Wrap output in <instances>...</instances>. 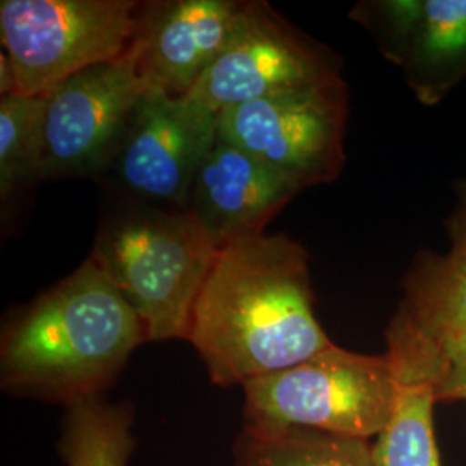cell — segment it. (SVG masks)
<instances>
[{"instance_id":"obj_1","label":"cell","mask_w":466,"mask_h":466,"mask_svg":"<svg viewBox=\"0 0 466 466\" xmlns=\"http://www.w3.org/2000/svg\"><path fill=\"white\" fill-rule=\"evenodd\" d=\"M187 340L223 387L296 367L330 348L315 315L309 254L283 233L221 246Z\"/></svg>"},{"instance_id":"obj_2","label":"cell","mask_w":466,"mask_h":466,"mask_svg":"<svg viewBox=\"0 0 466 466\" xmlns=\"http://www.w3.org/2000/svg\"><path fill=\"white\" fill-rule=\"evenodd\" d=\"M144 340L140 318L86 258L4 329L2 387L66 406L97 398Z\"/></svg>"},{"instance_id":"obj_3","label":"cell","mask_w":466,"mask_h":466,"mask_svg":"<svg viewBox=\"0 0 466 466\" xmlns=\"http://www.w3.org/2000/svg\"><path fill=\"white\" fill-rule=\"evenodd\" d=\"M218 249L188 211L137 204L106 218L88 258L140 318L147 340H187Z\"/></svg>"},{"instance_id":"obj_4","label":"cell","mask_w":466,"mask_h":466,"mask_svg":"<svg viewBox=\"0 0 466 466\" xmlns=\"http://www.w3.org/2000/svg\"><path fill=\"white\" fill-rule=\"evenodd\" d=\"M242 389L244 431L309 429L370 441L392 418L400 379L387 352L361 354L332 344Z\"/></svg>"},{"instance_id":"obj_5","label":"cell","mask_w":466,"mask_h":466,"mask_svg":"<svg viewBox=\"0 0 466 466\" xmlns=\"http://www.w3.org/2000/svg\"><path fill=\"white\" fill-rule=\"evenodd\" d=\"M138 7L134 0H2V52L16 94L47 97L73 75L127 54Z\"/></svg>"},{"instance_id":"obj_6","label":"cell","mask_w":466,"mask_h":466,"mask_svg":"<svg viewBox=\"0 0 466 466\" xmlns=\"http://www.w3.org/2000/svg\"><path fill=\"white\" fill-rule=\"evenodd\" d=\"M218 117L219 137L300 188L329 184L342 171L348 88L340 76L246 102Z\"/></svg>"},{"instance_id":"obj_7","label":"cell","mask_w":466,"mask_h":466,"mask_svg":"<svg viewBox=\"0 0 466 466\" xmlns=\"http://www.w3.org/2000/svg\"><path fill=\"white\" fill-rule=\"evenodd\" d=\"M147 88L134 47L57 85L47 96L38 178L104 175Z\"/></svg>"},{"instance_id":"obj_8","label":"cell","mask_w":466,"mask_h":466,"mask_svg":"<svg viewBox=\"0 0 466 466\" xmlns=\"http://www.w3.org/2000/svg\"><path fill=\"white\" fill-rule=\"evenodd\" d=\"M218 119L190 96L149 86L106 173L138 204L187 211L200 165L217 142Z\"/></svg>"},{"instance_id":"obj_9","label":"cell","mask_w":466,"mask_h":466,"mask_svg":"<svg viewBox=\"0 0 466 466\" xmlns=\"http://www.w3.org/2000/svg\"><path fill=\"white\" fill-rule=\"evenodd\" d=\"M339 76V65L323 46L299 34L267 2H248L230 44L188 96L219 115Z\"/></svg>"},{"instance_id":"obj_10","label":"cell","mask_w":466,"mask_h":466,"mask_svg":"<svg viewBox=\"0 0 466 466\" xmlns=\"http://www.w3.org/2000/svg\"><path fill=\"white\" fill-rule=\"evenodd\" d=\"M402 69L425 106L444 99L466 76V0H380L350 15Z\"/></svg>"},{"instance_id":"obj_11","label":"cell","mask_w":466,"mask_h":466,"mask_svg":"<svg viewBox=\"0 0 466 466\" xmlns=\"http://www.w3.org/2000/svg\"><path fill=\"white\" fill-rule=\"evenodd\" d=\"M456 190L448 223L450 250L418 258L387 329V356L398 373L425 377L437 350L466 332V180Z\"/></svg>"},{"instance_id":"obj_12","label":"cell","mask_w":466,"mask_h":466,"mask_svg":"<svg viewBox=\"0 0 466 466\" xmlns=\"http://www.w3.org/2000/svg\"><path fill=\"white\" fill-rule=\"evenodd\" d=\"M248 2L140 4L132 47L147 86L188 96L237 32Z\"/></svg>"},{"instance_id":"obj_13","label":"cell","mask_w":466,"mask_h":466,"mask_svg":"<svg viewBox=\"0 0 466 466\" xmlns=\"http://www.w3.org/2000/svg\"><path fill=\"white\" fill-rule=\"evenodd\" d=\"M300 190L299 185L218 135L198 171L187 211L221 248L265 233L268 223Z\"/></svg>"},{"instance_id":"obj_14","label":"cell","mask_w":466,"mask_h":466,"mask_svg":"<svg viewBox=\"0 0 466 466\" xmlns=\"http://www.w3.org/2000/svg\"><path fill=\"white\" fill-rule=\"evenodd\" d=\"M235 458L237 466H375L365 439L309 429L244 431Z\"/></svg>"},{"instance_id":"obj_15","label":"cell","mask_w":466,"mask_h":466,"mask_svg":"<svg viewBox=\"0 0 466 466\" xmlns=\"http://www.w3.org/2000/svg\"><path fill=\"white\" fill-rule=\"evenodd\" d=\"M132 410L100 396L66 406L61 454L66 466H128L134 452Z\"/></svg>"},{"instance_id":"obj_16","label":"cell","mask_w":466,"mask_h":466,"mask_svg":"<svg viewBox=\"0 0 466 466\" xmlns=\"http://www.w3.org/2000/svg\"><path fill=\"white\" fill-rule=\"evenodd\" d=\"M400 389L390 421L371 446L375 466H441L433 432L432 382L398 375Z\"/></svg>"},{"instance_id":"obj_17","label":"cell","mask_w":466,"mask_h":466,"mask_svg":"<svg viewBox=\"0 0 466 466\" xmlns=\"http://www.w3.org/2000/svg\"><path fill=\"white\" fill-rule=\"evenodd\" d=\"M47 97L9 94L0 99V199L9 204L38 178Z\"/></svg>"},{"instance_id":"obj_18","label":"cell","mask_w":466,"mask_h":466,"mask_svg":"<svg viewBox=\"0 0 466 466\" xmlns=\"http://www.w3.org/2000/svg\"><path fill=\"white\" fill-rule=\"evenodd\" d=\"M435 400H466V332L446 340L427 368Z\"/></svg>"}]
</instances>
